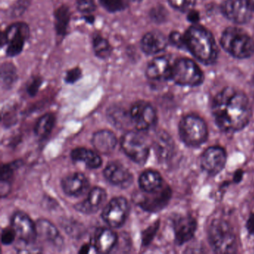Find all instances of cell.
Segmentation results:
<instances>
[{
  "label": "cell",
  "instance_id": "11",
  "mask_svg": "<svg viewBox=\"0 0 254 254\" xmlns=\"http://www.w3.org/2000/svg\"><path fill=\"white\" fill-rule=\"evenodd\" d=\"M132 125L138 131H145L154 127L157 123V116L154 107L145 101L135 102L130 111Z\"/></svg>",
  "mask_w": 254,
  "mask_h": 254
},
{
  "label": "cell",
  "instance_id": "15",
  "mask_svg": "<svg viewBox=\"0 0 254 254\" xmlns=\"http://www.w3.org/2000/svg\"><path fill=\"white\" fill-rule=\"evenodd\" d=\"M224 15L237 24L248 23L252 16V8L248 0H226L221 7Z\"/></svg>",
  "mask_w": 254,
  "mask_h": 254
},
{
  "label": "cell",
  "instance_id": "4",
  "mask_svg": "<svg viewBox=\"0 0 254 254\" xmlns=\"http://www.w3.org/2000/svg\"><path fill=\"white\" fill-rule=\"evenodd\" d=\"M221 44L236 59H248L254 53V40L240 28H227L221 35Z\"/></svg>",
  "mask_w": 254,
  "mask_h": 254
},
{
  "label": "cell",
  "instance_id": "42",
  "mask_svg": "<svg viewBox=\"0 0 254 254\" xmlns=\"http://www.w3.org/2000/svg\"><path fill=\"white\" fill-rule=\"evenodd\" d=\"M169 41L179 49L186 48L185 39H184V35H181L178 32H172L169 35Z\"/></svg>",
  "mask_w": 254,
  "mask_h": 254
},
{
  "label": "cell",
  "instance_id": "24",
  "mask_svg": "<svg viewBox=\"0 0 254 254\" xmlns=\"http://www.w3.org/2000/svg\"><path fill=\"white\" fill-rule=\"evenodd\" d=\"M92 144L97 152L102 154H110L117 146V136L111 130H99L93 135Z\"/></svg>",
  "mask_w": 254,
  "mask_h": 254
},
{
  "label": "cell",
  "instance_id": "17",
  "mask_svg": "<svg viewBox=\"0 0 254 254\" xmlns=\"http://www.w3.org/2000/svg\"><path fill=\"white\" fill-rule=\"evenodd\" d=\"M173 64L167 56L155 58L147 66L145 71L147 78L156 81L171 80Z\"/></svg>",
  "mask_w": 254,
  "mask_h": 254
},
{
  "label": "cell",
  "instance_id": "20",
  "mask_svg": "<svg viewBox=\"0 0 254 254\" xmlns=\"http://www.w3.org/2000/svg\"><path fill=\"white\" fill-rule=\"evenodd\" d=\"M153 146L157 159L161 163H165L173 157L175 142L170 135L164 130H160L156 133Z\"/></svg>",
  "mask_w": 254,
  "mask_h": 254
},
{
  "label": "cell",
  "instance_id": "32",
  "mask_svg": "<svg viewBox=\"0 0 254 254\" xmlns=\"http://www.w3.org/2000/svg\"><path fill=\"white\" fill-rule=\"evenodd\" d=\"M17 69L13 64L5 62L1 66V81L3 88L10 89L17 80Z\"/></svg>",
  "mask_w": 254,
  "mask_h": 254
},
{
  "label": "cell",
  "instance_id": "21",
  "mask_svg": "<svg viewBox=\"0 0 254 254\" xmlns=\"http://www.w3.org/2000/svg\"><path fill=\"white\" fill-rule=\"evenodd\" d=\"M166 37L159 31H151L142 37L140 47L142 52L148 56L161 53L168 45Z\"/></svg>",
  "mask_w": 254,
  "mask_h": 254
},
{
  "label": "cell",
  "instance_id": "30",
  "mask_svg": "<svg viewBox=\"0 0 254 254\" xmlns=\"http://www.w3.org/2000/svg\"><path fill=\"white\" fill-rule=\"evenodd\" d=\"M20 166V161H15L10 164L3 165L2 166V173H1V194L2 197H5L9 193L10 184L11 180L14 175V172Z\"/></svg>",
  "mask_w": 254,
  "mask_h": 254
},
{
  "label": "cell",
  "instance_id": "28",
  "mask_svg": "<svg viewBox=\"0 0 254 254\" xmlns=\"http://www.w3.org/2000/svg\"><path fill=\"white\" fill-rule=\"evenodd\" d=\"M71 12L66 5L59 7L55 12V29L59 36H64L70 20Z\"/></svg>",
  "mask_w": 254,
  "mask_h": 254
},
{
  "label": "cell",
  "instance_id": "29",
  "mask_svg": "<svg viewBox=\"0 0 254 254\" xmlns=\"http://www.w3.org/2000/svg\"><path fill=\"white\" fill-rule=\"evenodd\" d=\"M55 123H56V117L53 114H45L38 120L35 125V134L40 139H46L53 131Z\"/></svg>",
  "mask_w": 254,
  "mask_h": 254
},
{
  "label": "cell",
  "instance_id": "23",
  "mask_svg": "<svg viewBox=\"0 0 254 254\" xmlns=\"http://www.w3.org/2000/svg\"><path fill=\"white\" fill-rule=\"evenodd\" d=\"M118 236L115 232L108 228L96 230L92 241V247L95 251L102 254L111 252L117 244Z\"/></svg>",
  "mask_w": 254,
  "mask_h": 254
},
{
  "label": "cell",
  "instance_id": "5",
  "mask_svg": "<svg viewBox=\"0 0 254 254\" xmlns=\"http://www.w3.org/2000/svg\"><path fill=\"white\" fill-rule=\"evenodd\" d=\"M11 227L14 228L19 239V245L16 249L20 252L33 253L38 251L37 245L36 224L33 222L27 214L17 212L11 218Z\"/></svg>",
  "mask_w": 254,
  "mask_h": 254
},
{
  "label": "cell",
  "instance_id": "37",
  "mask_svg": "<svg viewBox=\"0 0 254 254\" xmlns=\"http://www.w3.org/2000/svg\"><path fill=\"white\" fill-rule=\"evenodd\" d=\"M150 17L155 23H162L166 19L167 11L163 6L154 7L150 11Z\"/></svg>",
  "mask_w": 254,
  "mask_h": 254
},
{
  "label": "cell",
  "instance_id": "39",
  "mask_svg": "<svg viewBox=\"0 0 254 254\" xmlns=\"http://www.w3.org/2000/svg\"><path fill=\"white\" fill-rule=\"evenodd\" d=\"M16 234L14 228L11 227H7L2 230V234H1V241L3 245H8L12 244L15 240Z\"/></svg>",
  "mask_w": 254,
  "mask_h": 254
},
{
  "label": "cell",
  "instance_id": "13",
  "mask_svg": "<svg viewBox=\"0 0 254 254\" xmlns=\"http://www.w3.org/2000/svg\"><path fill=\"white\" fill-rule=\"evenodd\" d=\"M227 163V153L221 146L206 148L200 156V167L208 175L215 176L224 169Z\"/></svg>",
  "mask_w": 254,
  "mask_h": 254
},
{
  "label": "cell",
  "instance_id": "49",
  "mask_svg": "<svg viewBox=\"0 0 254 254\" xmlns=\"http://www.w3.org/2000/svg\"><path fill=\"white\" fill-rule=\"evenodd\" d=\"M248 3L250 6L252 8L253 11H254V0H248Z\"/></svg>",
  "mask_w": 254,
  "mask_h": 254
},
{
  "label": "cell",
  "instance_id": "38",
  "mask_svg": "<svg viewBox=\"0 0 254 254\" xmlns=\"http://www.w3.org/2000/svg\"><path fill=\"white\" fill-rule=\"evenodd\" d=\"M64 228L65 231L67 232L68 234L72 236H79L83 233V227L81 224H77L76 222L72 223V221H65L64 224H63Z\"/></svg>",
  "mask_w": 254,
  "mask_h": 254
},
{
  "label": "cell",
  "instance_id": "1",
  "mask_svg": "<svg viewBox=\"0 0 254 254\" xmlns=\"http://www.w3.org/2000/svg\"><path fill=\"white\" fill-rule=\"evenodd\" d=\"M211 108L215 124L224 132L242 130L249 124L252 117L248 96L232 87L220 91L212 99Z\"/></svg>",
  "mask_w": 254,
  "mask_h": 254
},
{
  "label": "cell",
  "instance_id": "45",
  "mask_svg": "<svg viewBox=\"0 0 254 254\" xmlns=\"http://www.w3.org/2000/svg\"><path fill=\"white\" fill-rule=\"evenodd\" d=\"M188 12V20L190 22L195 24L196 23L199 21L200 14H198L197 11H194V10H190Z\"/></svg>",
  "mask_w": 254,
  "mask_h": 254
},
{
  "label": "cell",
  "instance_id": "33",
  "mask_svg": "<svg viewBox=\"0 0 254 254\" xmlns=\"http://www.w3.org/2000/svg\"><path fill=\"white\" fill-rule=\"evenodd\" d=\"M99 3L110 13L119 12L126 8L124 0H99Z\"/></svg>",
  "mask_w": 254,
  "mask_h": 254
},
{
  "label": "cell",
  "instance_id": "40",
  "mask_svg": "<svg viewBox=\"0 0 254 254\" xmlns=\"http://www.w3.org/2000/svg\"><path fill=\"white\" fill-rule=\"evenodd\" d=\"M42 78L41 77H35L32 78L31 81H29L27 87H26V90L27 93H29V96H34L37 94L41 84H42Z\"/></svg>",
  "mask_w": 254,
  "mask_h": 254
},
{
  "label": "cell",
  "instance_id": "31",
  "mask_svg": "<svg viewBox=\"0 0 254 254\" xmlns=\"http://www.w3.org/2000/svg\"><path fill=\"white\" fill-rule=\"evenodd\" d=\"M93 47L95 56L100 59H108L112 53V47L108 40L98 34L93 36Z\"/></svg>",
  "mask_w": 254,
  "mask_h": 254
},
{
  "label": "cell",
  "instance_id": "10",
  "mask_svg": "<svg viewBox=\"0 0 254 254\" xmlns=\"http://www.w3.org/2000/svg\"><path fill=\"white\" fill-rule=\"evenodd\" d=\"M172 191L166 184L159 190L151 192H145L136 195L135 201L143 210L151 213H156L164 209L170 201Z\"/></svg>",
  "mask_w": 254,
  "mask_h": 254
},
{
  "label": "cell",
  "instance_id": "7",
  "mask_svg": "<svg viewBox=\"0 0 254 254\" xmlns=\"http://www.w3.org/2000/svg\"><path fill=\"white\" fill-rule=\"evenodd\" d=\"M204 76L199 66L188 59L176 61L172 66L171 80L184 87H197L203 83Z\"/></svg>",
  "mask_w": 254,
  "mask_h": 254
},
{
  "label": "cell",
  "instance_id": "3",
  "mask_svg": "<svg viewBox=\"0 0 254 254\" xmlns=\"http://www.w3.org/2000/svg\"><path fill=\"white\" fill-rule=\"evenodd\" d=\"M208 240L214 252L235 254L237 252V239L233 226L226 218H215L207 230Z\"/></svg>",
  "mask_w": 254,
  "mask_h": 254
},
{
  "label": "cell",
  "instance_id": "16",
  "mask_svg": "<svg viewBox=\"0 0 254 254\" xmlns=\"http://www.w3.org/2000/svg\"><path fill=\"white\" fill-rule=\"evenodd\" d=\"M103 174L108 182L120 188H128L133 184V175L121 163L117 162L109 163L104 170Z\"/></svg>",
  "mask_w": 254,
  "mask_h": 254
},
{
  "label": "cell",
  "instance_id": "18",
  "mask_svg": "<svg viewBox=\"0 0 254 254\" xmlns=\"http://www.w3.org/2000/svg\"><path fill=\"white\" fill-rule=\"evenodd\" d=\"M62 187L67 195L80 197L88 191L90 182L84 174L75 172L62 180Z\"/></svg>",
  "mask_w": 254,
  "mask_h": 254
},
{
  "label": "cell",
  "instance_id": "8",
  "mask_svg": "<svg viewBox=\"0 0 254 254\" xmlns=\"http://www.w3.org/2000/svg\"><path fill=\"white\" fill-rule=\"evenodd\" d=\"M29 35L30 29L26 23L23 22L13 23L1 35V47H6L8 57H15L23 52Z\"/></svg>",
  "mask_w": 254,
  "mask_h": 254
},
{
  "label": "cell",
  "instance_id": "19",
  "mask_svg": "<svg viewBox=\"0 0 254 254\" xmlns=\"http://www.w3.org/2000/svg\"><path fill=\"white\" fill-rule=\"evenodd\" d=\"M106 191L101 187H94L90 190L87 198L77 203L75 209L85 214H93L102 208L107 199Z\"/></svg>",
  "mask_w": 254,
  "mask_h": 254
},
{
  "label": "cell",
  "instance_id": "48",
  "mask_svg": "<svg viewBox=\"0 0 254 254\" xmlns=\"http://www.w3.org/2000/svg\"><path fill=\"white\" fill-rule=\"evenodd\" d=\"M90 245H84V246L81 248V250H80L79 253H81V254H87V253L90 252Z\"/></svg>",
  "mask_w": 254,
  "mask_h": 254
},
{
  "label": "cell",
  "instance_id": "26",
  "mask_svg": "<svg viewBox=\"0 0 254 254\" xmlns=\"http://www.w3.org/2000/svg\"><path fill=\"white\" fill-rule=\"evenodd\" d=\"M163 184V178L157 171L146 170L139 176V187L145 192L156 191L161 188Z\"/></svg>",
  "mask_w": 254,
  "mask_h": 254
},
{
  "label": "cell",
  "instance_id": "47",
  "mask_svg": "<svg viewBox=\"0 0 254 254\" xmlns=\"http://www.w3.org/2000/svg\"><path fill=\"white\" fill-rule=\"evenodd\" d=\"M84 18L85 19L87 23H90V24H93V23H94L95 17L94 16L92 15L91 14H87V15L84 16Z\"/></svg>",
  "mask_w": 254,
  "mask_h": 254
},
{
  "label": "cell",
  "instance_id": "6",
  "mask_svg": "<svg viewBox=\"0 0 254 254\" xmlns=\"http://www.w3.org/2000/svg\"><path fill=\"white\" fill-rule=\"evenodd\" d=\"M179 134L181 141L187 146L198 148L207 140V126L199 116L188 114L180 122Z\"/></svg>",
  "mask_w": 254,
  "mask_h": 254
},
{
  "label": "cell",
  "instance_id": "12",
  "mask_svg": "<svg viewBox=\"0 0 254 254\" xmlns=\"http://www.w3.org/2000/svg\"><path fill=\"white\" fill-rule=\"evenodd\" d=\"M130 206L123 197H117L110 200L102 212L105 222L112 228H120L128 216Z\"/></svg>",
  "mask_w": 254,
  "mask_h": 254
},
{
  "label": "cell",
  "instance_id": "9",
  "mask_svg": "<svg viewBox=\"0 0 254 254\" xmlns=\"http://www.w3.org/2000/svg\"><path fill=\"white\" fill-rule=\"evenodd\" d=\"M122 149L134 163L142 166L148 160L150 147L148 142L139 132L128 131L121 139Z\"/></svg>",
  "mask_w": 254,
  "mask_h": 254
},
{
  "label": "cell",
  "instance_id": "36",
  "mask_svg": "<svg viewBox=\"0 0 254 254\" xmlns=\"http://www.w3.org/2000/svg\"><path fill=\"white\" fill-rule=\"evenodd\" d=\"M96 4L93 0H78L77 8L83 14H90L96 10Z\"/></svg>",
  "mask_w": 254,
  "mask_h": 254
},
{
  "label": "cell",
  "instance_id": "44",
  "mask_svg": "<svg viewBox=\"0 0 254 254\" xmlns=\"http://www.w3.org/2000/svg\"><path fill=\"white\" fill-rule=\"evenodd\" d=\"M246 229L250 235L254 236V212L250 214L247 220Z\"/></svg>",
  "mask_w": 254,
  "mask_h": 254
},
{
  "label": "cell",
  "instance_id": "46",
  "mask_svg": "<svg viewBox=\"0 0 254 254\" xmlns=\"http://www.w3.org/2000/svg\"><path fill=\"white\" fill-rule=\"evenodd\" d=\"M244 176V171L242 169H239L235 172L234 175H233V183L235 184H239L242 181V178Z\"/></svg>",
  "mask_w": 254,
  "mask_h": 254
},
{
  "label": "cell",
  "instance_id": "34",
  "mask_svg": "<svg viewBox=\"0 0 254 254\" xmlns=\"http://www.w3.org/2000/svg\"><path fill=\"white\" fill-rule=\"evenodd\" d=\"M194 0H169V4L172 8L178 11L186 12L191 10L194 5Z\"/></svg>",
  "mask_w": 254,
  "mask_h": 254
},
{
  "label": "cell",
  "instance_id": "22",
  "mask_svg": "<svg viewBox=\"0 0 254 254\" xmlns=\"http://www.w3.org/2000/svg\"><path fill=\"white\" fill-rule=\"evenodd\" d=\"M37 236L42 242L51 244L58 248H62L63 239L56 226L48 220L39 219L36 223Z\"/></svg>",
  "mask_w": 254,
  "mask_h": 254
},
{
  "label": "cell",
  "instance_id": "41",
  "mask_svg": "<svg viewBox=\"0 0 254 254\" xmlns=\"http://www.w3.org/2000/svg\"><path fill=\"white\" fill-rule=\"evenodd\" d=\"M28 0H19L18 2L11 8V14L12 17H20L29 6Z\"/></svg>",
  "mask_w": 254,
  "mask_h": 254
},
{
  "label": "cell",
  "instance_id": "35",
  "mask_svg": "<svg viewBox=\"0 0 254 254\" xmlns=\"http://www.w3.org/2000/svg\"><path fill=\"white\" fill-rule=\"evenodd\" d=\"M159 226H160V224H159V221H157V222L154 223L152 225L150 226L148 228H147L146 230L142 233V245L146 246V245H149V244L151 243V241L154 239L156 233H157Z\"/></svg>",
  "mask_w": 254,
  "mask_h": 254
},
{
  "label": "cell",
  "instance_id": "25",
  "mask_svg": "<svg viewBox=\"0 0 254 254\" xmlns=\"http://www.w3.org/2000/svg\"><path fill=\"white\" fill-rule=\"evenodd\" d=\"M71 158L74 161L83 162L91 169H98L102 164V160L99 154L85 148H76L72 150Z\"/></svg>",
  "mask_w": 254,
  "mask_h": 254
},
{
  "label": "cell",
  "instance_id": "50",
  "mask_svg": "<svg viewBox=\"0 0 254 254\" xmlns=\"http://www.w3.org/2000/svg\"><path fill=\"white\" fill-rule=\"evenodd\" d=\"M129 1H131L133 2H142V0H129Z\"/></svg>",
  "mask_w": 254,
  "mask_h": 254
},
{
  "label": "cell",
  "instance_id": "43",
  "mask_svg": "<svg viewBox=\"0 0 254 254\" xmlns=\"http://www.w3.org/2000/svg\"><path fill=\"white\" fill-rule=\"evenodd\" d=\"M82 76V72L79 67L72 68L66 72L65 81L68 84H74Z\"/></svg>",
  "mask_w": 254,
  "mask_h": 254
},
{
  "label": "cell",
  "instance_id": "27",
  "mask_svg": "<svg viewBox=\"0 0 254 254\" xmlns=\"http://www.w3.org/2000/svg\"><path fill=\"white\" fill-rule=\"evenodd\" d=\"M108 118L111 124L117 128H126L132 125L130 114L123 108L113 106L108 109Z\"/></svg>",
  "mask_w": 254,
  "mask_h": 254
},
{
  "label": "cell",
  "instance_id": "2",
  "mask_svg": "<svg viewBox=\"0 0 254 254\" xmlns=\"http://www.w3.org/2000/svg\"><path fill=\"white\" fill-rule=\"evenodd\" d=\"M186 48L202 63L212 64L218 57V47L212 34L203 26L194 25L184 35Z\"/></svg>",
  "mask_w": 254,
  "mask_h": 254
},
{
  "label": "cell",
  "instance_id": "14",
  "mask_svg": "<svg viewBox=\"0 0 254 254\" xmlns=\"http://www.w3.org/2000/svg\"><path fill=\"white\" fill-rule=\"evenodd\" d=\"M172 227L175 243L183 245L194 237L197 228V220L189 214L176 215L172 219Z\"/></svg>",
  "mask_w": 254,
  "mask_h": 254
}]
</instances>
